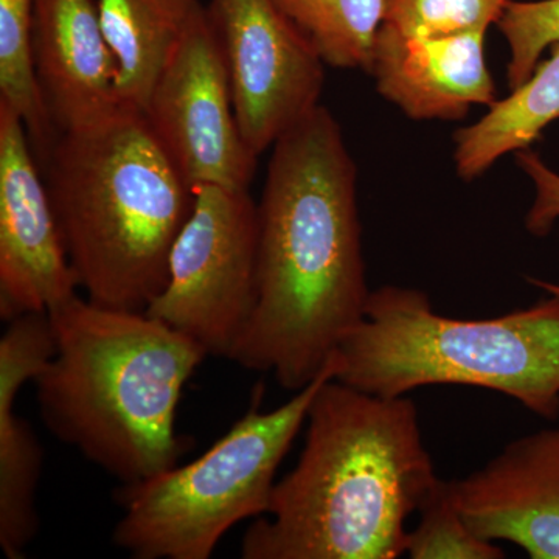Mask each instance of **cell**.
<instances>
[{"label": "cell", "mask_w": 559, "mask_h": 559, "mask_svg": "<svg viewBox=\"0 0 559 559\" xmlns=\"http://www.w3.org/2000/svg\"><path fill=\"white\" fill-rule=\"evenodd\" d=\"M49 314L57 349L35 384L51 436L121 484L178 465L180 396L207 352L145 311L75 296Z\"/></svg>", "instance_id": "3957f363"}, {"label": "cell", "mask_w": 559, "mask_h": 559, "mask_svg": "<svg viewBox=\"0 0 559 559\" xmlns=\"http://www.w3.org/2000/svg\"><path fill=\"white\" fill-rule=\"evenodd\" d=\"M242 138L261 156L320 106L325 62L274 0H210Z\"/></svg>", "instance_id": "9c48e42d"}, {"label": "cell", "mask_w": 559, "mask_h": 559, "mask_svg": "<svg viewBox=\"0 0 559 559\" xmlns=\"http://www.w3.org/2000/svg\"><path fill=\"white\" fill-rule=\"evenodd\" d=\"M511 0H384L382 28L404 38H439L498 25Z\"/></svg>", "instance_id": "ffe728a7"}, {"label": "cell", "mask_w": 559, "mask_h": 559, "mask_svg": "<svg viewBox=\"0 0 559 559\" xmlns=\"http://www.w3.org/2000/svg\"><path fill=\"white\" fill-rule=\"evenodd\" d=\"M70 266L87 300L146 311L168 280L194 191L142 110L62 132L39 165Z\"/></svg>", "instance_id": "277c9868"}, {"label": "cell", "mask_w": 559, "mask_h": 559, "mask_svg": "<svg viewBox=\"0 0 559 559\" xmlns=\"http://www.w3.org/2000/svg\"><path fill=\"white\" fill-rule=\"evenodd\" d=\"M485 32L404 38L380 28L369 70L385 100L414 120H462L498 102Z\"/></svg>", "instance_id": "4fadbf2b"}, {"label": "cell", "mask_w": 559, "mask_h": 559, "mask_svg": "<svg viewBox=\"0 0 559 559\" xmlns=\"http://www.w3.org/2000/svg\"><path fill=\"white\" fill-rule=\"evenodd\" d=\"M439 480L414 400L330 378L299 462L242 536V559H396L406 522Z\"/></svg>", "instance_id": "7a4b0ae2"}, {"label": "cell", "mask_w": 559, "mask_h": 559, "mask_svg": "<svg viewBox=\"0 0 559 559\" xmlns=\"http://www.w3.org/2000/svg\"><path fill=\"white\" fill-rule=\"evenodd\" d=\"M36 0H0V103L24 120L36 160L43 164L58 132L40 95L32 58Z\"/></svg>", "instance_id": "ac0fdd59"}, {"label": "cell", "mask_w": 559, "mask_h": 559, "mask_svg": "<svg viewBox=\"0 0 559 559\" xmlns=\"http://www.w3.org/2000/svg\"><path fill=\"white\" fill-rule=\"evenodd\" d=\"M191 189L249 190L259 156L242 138L207 10L198 3L143 110Z\"/></svg>", "instance_id": "ba28073f"}, {"label": "cell", "mask_w": 559, "mask_h": 559, "mask_svg": "<svg viewBox=\"0 0 559 559\" xmlns=\"http://www.w3.org/2000/svg\"><path fill=\"white\" fill-rule=\"evenodd\" d=\"M498 27L509 44L507 80L513 91L532 76L544 51L559 39V0H511Z\"/></svg>", "instance_id": "44dd1931"}, {"label": "cell", "mask_w": 559, "mask_h": 559, "mask_svg": "<svg viewBox=\"0 0 559 559\" xmlns=\"http://www.w3.org/2000/svg\"><path fill=\"white\" fill-rule=\"evenodd\" d=\"M49 312H25L9 322L0 340V547L22 559L39 530L36 491L44 450L32 426L14 414L25 382L35 381L55 355Z\"/></svg>", "instance_id": "5bb4252c"}, {"label": "cell", "mask_w": 559, "mask_h": 559, "mask_svg": "<svg viewBox=\"0 0 559 559\" xmlns=\"http://www.w3.org/2000/svg\"><path fill=\"white\" fill-rule=\"evenodd\" d=\"M336 371L334 355L288 403L270 412L253 406L193 462L121 484L116 502L123 516L114 544L138 559H209L230 528L264 516L278 466L307 425L316 393Z\"/></svg>", "instance_id": "8992f818"}, {"label": "cell", "mask_w": 559, "mask_h": 559, "mask_svg": "<svg viewBox=\"0 0 559 559\" xmlns=\"http://www.w3.org/2000/svg\"><path fill=\"white\" fill-rule=\"evenodd\" d=\"M32 58L58 135L102 123L124 106L95 0H36Z\"/></svg>", "instance_id": "7c38bea8"}, {"label": "cell", "mask_w": 559, "mask_h": 559, "mask_svg": "<svg viewBox=\"0 0 559 559\" xmlns=\"http://www.w3.org/2000/svg\"><path fill=\"white\" fill-rule=\"evenodd\" d=\"M549 297L488 319L440 314L428 294L371 290L366 318L336 353V380L404 396L426 385L502 393L547 421L559 418V285L528 278Z\"/></svg>", "instance_id": "5b68a950"}, {"label": "cell", "mask_w": 559, "mask_h": 559, "mask_svg": "<svg viewBox=\"0 0 559 559\" xmlns=\"http://www.w3.org/2000/svg\"><path fill=\"white\" fill-rule=\"evenodd\" d=\"M170 255L164 290L145 312L230 358L259 294V205L249 190L201 186Z\"/></svg>", "instance_id": "52a82bcc"}, {"label": "cell", "mask_w": 559, "mask_h": 559, "mask_svg": "<svg viewBox=\"0 0 559 559\" xmlns=\"http://www.w3.org/2000/svg\"><path fill=\"white\" fill-rule=\"evenodd\" d=\"M200 0H95L119 66L121 103L145 110L157 79Z\"/></svg>", "instance_id": "9a60e30c"}, {"label": "cell", "mask_w": 559, "mask_h": 559, "mask_svg": "<svg viewBox=\"0 0 559 559\" xmlns=\"http://www.w3.org/2000/svg\"><path fill=\"white\" fill-rule=\"evenodd\" d=\"M516 162L535 187V200L525 216V227L536 237H546L559 221V173L530 148L518 151Z\"/></svg>", "instance_id": "7402d4cb"}, {"label": "cell", "mask_w": 559, "mask_h": 559, "mask_svg": "<svg viewBox=\"0 0 559 559\" xmlns=\"http://www.w3.org/2000/svg\"><path fill=\"white\" fill-rule=\"evenodd\" d=\"M417 527L407 532L406 555L412 559H502L498 543L481 539L459 509L454 479L436 481L417 511Z\"/></svg>", "instance_id": "d6986e66"}, {"label": "cell", "mask_w": 559, "mask_h": 559, "mask_svg": "<svg viewBox=\"0 0 559 559\" xmlns=\"http://www.w3.org/2000/svg\"><path fill=\"white\" fill-rule=\"evenodd\" d=\"M259 205V294L230 360L299 392L366 318L358 167L320 105L272 146Z\"/></svg>", "instance_id": "6da1fadb"}, {"label": "cell", "mask_w": 559, "mask_h": 559, "mask_svg": "<svg viewBox=\"0 0 559 559\" xmlns=\"http://www.w3.org/2000/svg\"><path fill=\"white\" fill-rule=\"evenodd\" d=\"M454 487L479 538L514 544L532 559H559V428L510 441Z\"/></svg>", "instance_id": "8fae6325"}, {"label": "cell", "mask_w": 559, "mask_h": 559, "mask_svg": "<svg viewBox=\"0 0 559 559\" xmlns=\"http://www.w3.org/2000/svg\"><path fill=\"white\" fill-rule=\"evenodd\" d=\"M549 58L509 97L489 106L476 123L455 132L454 164L460 178L473 180L506 156L527 150L559 120V39Z\"/></svg>", "instance_id": "2e32d148"}, {"label": "cell", "mask_w": 559, "mask_h": 559, "mask_svg": "<svg viewBox=\"0 0 559 559\" xmlns=\"http://www.w3.org/2000/svg\"><path fill=\"white\" fill-rule=\"evenodd\" d=\"M79 288L27 127L0 103V316L49 312Z\"/></svg>", "instance_id": "30bf717a"}, {"label": "cell", "mask_w": 559, "mask_h": 559, "mask_svg": "<svg viewBox=\"0 0 559 559\" xmlns=\"http://www.w3.org/2000/svg\"><path fill=\"white\" fill-rule=\"evenodd\" d=\"M326 66L369 70L384 0H274Z\"/></svg>", "instance_id": "e0dca14e"}]
</instances>
